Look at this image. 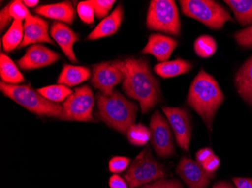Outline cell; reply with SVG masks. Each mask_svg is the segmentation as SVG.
Listing matches in <instances>:
<instances>
[{
	"mask_svg": "<svg viewBox=\"0 0 252 188\" xmlns=\"http://www.w3.org/2000/svg\"><path fill=\"white\" fill-rule=\"evenodd\" d=\"M24 38L22 21H14L2 38V45L5 52H9L20 46Z\"/></svg>",
	"mask_w": 252,
	"mask_h": 188,
	"instance_id": "24",
	"label": "cell"
},
{
	"mask_svg": "<svg viewBox=\"0 0 252 188\" xmlns=\"http://www.w3.org/2000/svg\"><path fill=\"white\" fill-rule=\"evenodd\" d=\"M194 50L200 57H210L216 52V42L212 36L207 35L199 36L194 43Z\"/></svg>",
	"mask_w": 252,
	"mask_h": 188,
	"instance_id": "26",
	"label": "cell"
},
{
	"mask_svg": "<svg viewBox=\"0 0 252 188\" xmlns=\"http://www.w3.org/2000/svg\"><path fill=\"white\" fill-rule=\"evenodd\" d=\"M9 11L11 18H13L14 21H22L23 20L26 19L28 16L31 15L24 2L19 0L14 1L13 2L10 3Z\"/></svg>",
	"mask_w": 252,
	"mask_h": 188,
	"instance_id": "28",
	"label": "cell"
},
{
	"mask_svg": "<svg viewBox=\"0 0 252 188\" xmlns=\"http://www.w3.org/2000/svg\"><path fill=\"white\" fill-rule=\"evenodd\" d=\"M220 166V160L216 155H213L205 163L202 164V166L204 170L208 174H212L219 169Z\"/></svg>",
	"mask_w": 252,
	"mask_h": 188,
	"instance_id": "34",
	"label": "cell"
},
{
	"mask_svg": "<svg viewBox=\"0 0 252 188\" xmlns=\"http://www.w3.org/2000/svg\"><path fill=\"white\" fill-rule=\"evenodd\" d=\"M94 104L93 90L87 85L77 87L63 103V120L93 122Z\"/></svg>",
	"mask_w": 252,
	"mask_h": 188,
	"instance_id": "8",
	"label": "cell"
},
{
	"mask_svg": "<svg viewBox=\"0 0 252 188\" xmlns=\"http://www.w3.org/2000/svg\"><path fill=\"white\" fill-rule=\"evenodd\" d=\"M97 108L100 119L125 135L127 134L130 127L134 124L138 110L137 104L125 98L116 90L111 96L99 93Z\"/></svg>",
	"mask_w": 252,
	"mask_h": 188,
	"instance_id": "3",
	"label": "cell"
},
{
	"mask_svg": "<svg viewBox=\"0 0 252 188\" xmlns=\"http://www.w3.org/2000/svg\"><path fill=\"white\" fill-rule=\"evenodd\" d=\"M165 175V168L155 161L151 149L146 148L132 161L124 177L130 188H135Z\"/></svg>",
	"mask_w": 252,
	"mask_h": 188,
	"instance_id": "7",
	"label": "cell"
},
{
	"mask_svg": "<svg viewBox=\"0 0 252 188\" xmlns=\"http://www.w3.org/2000/svg\"><path fill=\"white\" fill-rule=\"evenodd\" d=\"M238 93L249 106H252V56L239 68L235 76Z\"/></svg>",
	"mask_w": 252,
	"mask_h": 188,
	"instance_id": "19",
	"label": "cell"
},
{
	"mask_svg": "<svg viewBox=\"0 0 252 188\" xmlns=\"http://www.w3.org/2000/svg\"><path fill=\"white\" fill-rule=\"evenodd\" d=\"M140 188H183L182 185L177 180L156 181L152 184H146Z\"/></svg>",
	"mask_w": 252,
	"mask_h": 188,
	"instance_id": "33",
	"label": "cell"
},
{
	"mask_svg": "<svg viewBox=\"0 0 252 188\" xmlns=\"http://www.w3.org/2000/svg\"><path fill=\"white\" fill-rule=\"evenodd\" d=\"M184 15L202 22L213 29H220L226 21H233L227 11L220 4L210 0H181Z\"/></svg>",
	"mask_w": 252,
	"mask_h": 188,
	"instance_id": "5",
	"label": "cell"
},
{
	"mask_svg": "<svg viewBox=\"0 0 252 188\" xmlns=\"http://www.w3.org/2000/svg\"><path fill=\"white\" fill-rule=\"evenodd\" d=\"M124 79V73L116 60L93 66L92 84L104 95H113L114 87L123 81Z\"/></svg>",
	"mask_w": 252,
	"mask_h": 188,
	"instance_id": "10",
	"label": "cell"
},
{
	"mask_svg": "<svg viewBox=\"0 0 252 188\" xmlns=\"http://www.w3.org/2000/svg\"><path fill=\"white\" fill-rule=\"evenodd\" d=\"M234 39L238 45L244 48H252V25L238 31L234 35Z\"/></svg>",
	"mask_w": 252,
	"mask_h": 188,
	"instance_id": "32",
	"label": "cell"
},
{
	"mask_svg": "<svg viewBox=\"0 0 252 188\" xmlns=\"http://www.w3.org/2000/svg\"><path fill=\"white\" fill-rule=\"evenodd\" d=\"M110 188H128L127 183L118 175H113L109 181Z\"/></svg>",
	"mask_w": 252,
	"mask_h": 188,
	"instance_id": "37",
	"label": "cell"
},
{
	"mask_svg": "<svg viewBox=\"0 0 252 188\" xmlns=\"http://www.w3.org/2000/svg\"><path fill=\"white\" fill-rule=\"evenodd\" d=\"M94 10V14L99 19L104 18L115 3L114 0H90Z\"/></svg>",
	"mask_w": 252,
	"mask_h": 188,
	"instance_id": "30",
	"label": "cell"
},
{
	"mask_svg": "<svg viewBox=\"0 0 252 188\" xmlns=\"http://www.w3.org/2000/svg\"><path fill=\"white\" fill-rule=\"evenodd\" d=\"M176 172L189 188H207L210 183L209 174L202 165L187 157L180 161Z\"/></svg>",
	"mask_w": 252,
	"mask_h": 188,
	"instance_id": "13",
	"label": "cell"
},
{
	"mask_svg": "<svg viewBox=\"0 0 252 188\" xmlns=\"http://www.w3.org/2000/svg\"><path fill=\"white\" fill-rule=\"evenodd\" d=\"M0 75L2 81L6 84H17L25 81V77L21 74L15 63L9 56L1 53L0 57Z\"/></svg>",
	"mask_w": 252,
	"mask_h": 188,
	"instance_id": "22",
	"label": "cell"
},
{
	"mask_svg": "<svg viewBox=\"0 0 252 188\" xmlns=\"http://www.w3.org/2000/svg\"><path fill=\"white\" fill-rule=\"evenodd\" d=\"M233 182L237 188H252V179L234 178Z\"/></svg>",
	"mask_w": 252,
	"mask_h": 188,
	"instance_id": "38",
	"label": "cell"
},
{
	"mask_svg": "<svg viewBox=\"0 0 252 188\" xmlns=\"http://www.w3.org/2000/svg\"><path fill=\"white\" fill-rule=\"evenodd\" d=\"M131 162V159L126 157H114L109 162V169L113 173H120L126 170Z\"/></svg>",
	"mask_w": 252,
	"mask_h": 188,
	"instance_id": "31",
	"label": "cell"
},
{
	"mask_svg": "<svg viewBox=\"0 0 252 188\" xmlns=\"http://www.w3.org/2000/svg\"><path fill=\"white\" fill-rule=\"evenodd\" d=\"M150 133L151 144L158 156L167 158L175 154L171 127L158 111H156L151 117Z\"/></svg>",
	"mask_w": 252,
	"mask_h": 188,
	"instance_id": "9",
	"label": "cell"
},
{
	"mask_svg": "<svg viewBox=\"0 0 252 188\" xmlns=\"http://www.w3.org/2000/svg\"><path fill=\"white\" fill-rule=\"evenodd\" d=\"M23 2H24V4L26 5L27 6L34 7L36 6V5L39 3V1H38V0H36V1H35V0H25V1H23Z\"/></svg>",
	"mask_w": 252,
	"mask_h": 188,
	"instance_id": "40",
	"label": "cell"
},
{
	"mask_svg": "<svg viewBox=\"0 0 252 188\" xmlns=\"http://www.w3.org/2000/svg\"><path fill=\"white\" fill-rule=\"evenodd\" d=\"M59 58V54L37 44L30 47L25 54L18 60L17 64L24 70H32L53 64Z\"/></svg>",
	"mask_w": 252,
	"mask_h": 188,
	"instance_id": "12",
	"label": "cell"
},
{
	"mask_svg": "<svg viewBox=\"0 0 252 188\" xmlns=\"http://www.w3.org/2000/svg\"><path fill=\"white\" fill-rule=\"evenodd\" d=\"M178 46V41L162 34H152L142 50V54L155 56L161 63L166 62Z\"/></svg>",
	"mask_w": 252,
	"mask_h": 188,
	"instance_id": "15",
	"label": "cell"
},
{
	"mask_svg": "<svg viewBox=\"0 0 252 188\" xmlns=\"http://www.w3.org/2000/svg\"><path fill=\"white\" fill-rule=\"evenodd\" d=\"M90 76V69L87 67L63 65V69L58 79V84H63L66 87H73L86 81Z\"/></svg>",
	"mask_w": 252,
	"mask_h": 188,
	"instance_id": "20",
	"label": "cell"
},
{
	"mask_svg": "<svg viewBox=\"0 0 252 188\" xmlns=\"http://www.w3.org/2000/svg\"><path fill=\"white\" fill-rule=\"evenodd\" d=\"M192 66L189 62L179 58L172 61L158 63L154 66V71L161 77L167 79L188 73Z\"/></svg>",
	"mask_w": 252,
	"mask_h": 188,
	"instance_id": "21",
	"label": "cell"
},
{
	"mask_svg": "<svg viewBox=\"0 0 252 188\" xmlns=\"http://www.w3.org/2000/svg\"><path fill=\"white\" fill-rule=\"evenodd\" d=\"M116 62L125 75L123 90L128 97L139 102L143 114L162 101L159 82L151 72L147 60L128 57Z\"/></svg>",
	"mask_w": 252,
	"mask_h": 188,
	"instance_id": "1",
	"label": "cell"
},
{
	"mask_svg": "<svg viewBox=\"0 0 252 188\" xmlns=\"http://www.w3.org/2000/svg\"><path fill=\"white\" fill-rule=\"evenodd\" d=\"M213 188H233V187L227 182H220L214 185Z\"/></svg>",
	"mask_w": 252,
	"mask_h": 188,
	"instance_id": "39",
	"label": "cell"
},
{
	"mask_svg": "<svg viewBox=\"0 0 252 188\" xmlns=\"http://www.w3.org/2000/svg\"><path fill=\"white\" fill-rule=\"evenodd\" d=\"M35 12L37 15L57 21H63L69 25L73 24L75 18L74 8L70 2L41 5L35 9Z\"/></svg>",
	"mask_w": 252,
	"mask_h": 188,
	"instance_id": "18",
	"label": "cell"
},
{
	"mask_svg": "<svg viewBox=\"0 0 252 188\" xmlns=\"http://www.w3.org/2000/svg\"><path fill=\"white\" fill-rule=\"evenodd\" d=\"M214 155L213 151L209 148H202L196 153V161L200 165L205 163L212 155Z\"/></svg>",
	"mask_w": 252,
	"mask_h": 188,
	"instance_id": "35",
	"label": "cell"
},
{
	"mask_svg": "<svg viewBox=\"0 0 252 188\" xmlns=\"http://www.w3.org/2000/svg\"><path fill=\"white\" fill-rule=\"evenodd\" d=\"M234 13L236 20L243 26L252 24V0H225Z\"/></svg>",
	"mask_w": 252,
	"mask_h": 188,
	"instance_id": "23",
	"label": "cell"
},
{
	"mask_svg": "<svg viewBox=\"0 0 252 188\" xmlns=\"http://www.w3.org/2000/svg\"><path fill=\"white\" fill-rule=\"evenodd\" d=\"M147 26L151 30L179 36L181 33V21L175 1H151L147 12Z\"/></svg>",
	"mask_w": 252,
	"mask_h": 188,
	"instance_id": "6",
	"label": "cell"
},
{
	"mask_svg": "<svg viewBox=\"0 0 252 188\" xmlns=\"http://www.w3.org/2000/svg\"><path fill=\"white\" fill-rule=\"evenodd\" d=\"M37 91L42 97L53 103L63 101L65 99L70 97L73 93L71 89L63 84L47 86V87L38 89Z\"/></svg>",
	"mask_w": 252,
	"mask_h": 188,
	"instance_id": "25",
	"label": "cell"
},
{
	"mask_svg": "<svg viewBox=\"0 0 252 188\" xmlns=\"http://www.w3.org/2000/svg\"><path fill=\"white\" fill-rule=\"evenodd\" d=\"M0 90L5 97L39 116L63 120V107L49 101L29 85H14L1 81Z\"/></svg>",
	"mask_w": 252,
	"mask_h": 188,
	"instance_id": "4",
	"label": "cell"
},
{
	"mask_svg": "<svg viewBox=\"0 0 252 188\" xmlns=\"http://www.w3.org/2000/svg\"><path fill=\"white\" fill-rule=\"evenodd\" d=\"M162 111L175 133L178 145L185 151L189 150L191 138L190 117L188 111L181 108L162 107Z\"/></svg>",
	"mask_w": 252,
	"mask_h": 188,
	"instance_id": "11",
	"label": "cell"
},
{
	"mask_svg": "<svg viewBox=\"0 0 252 188\" xmlns=\"http://www.w3.org/2000/svg\"><path fill=\"white\" fill-rule=\"evenodd\" d=\"M78 14L79 18L86 24H93L94 22V10L91 1H84L79 2L77 7Z\"/></svg>",
	"mask_w": 252,
	"mask_h": 188,
	"instance_id": "29",
	"label": "cell"
},
{
	"mask_svg": "<svg viewBox=\"0 0 252 188\" xmlns=\"http://www.w3.org/2000/svg\"><path fill=\"white\" fill-rule=\"evenodd\" d=\"M224 98L217 81L201 69L192 81L187 101L202 117L208 128L211 129L214 117Z\"/></svg>",
	"mask_w": 252,
	"mask_h": 188,
	"instance_id": "2",
	"label": "cell"
},
{
	"mask_svg": "<svg viewBox=\"0 0 252 188\" xmlns=\"http://www.w3.org/2000/svg\"><path fill=\"white\" fill-rule=\"evenodd\" d=\"M39 42L55 44L49 36L48 23L39 17L31 15L25 20L24 38L19 48Z\"/></svg>",
	"mask_w": 252,
	"mask_h": 188,
	"instance_id": "14",
	"label": "cell"
},
{
	"mask_svg": "<svg viewBox=\"0 0 252 188\" xmlns=\"http://www.w3.org/2000/svg\"><path fill=\"white\" fill-rule=\"evenodd\" d=\"M127 137L130 143L137 146L146 145L151 139V133L148 129L141 124H133L128 129Z\"/></svg>",
	"mask_w": 252,
	"mask_h": 188,
	"instance_id": "27",
	"label": "cell"
},
{
	"mask_svg": "<svg viewBox=\"0 0 252 188\" xmlns=\"http://www.w3.org/2000/svg\"><path fill=\"white\" fill-rule=\"evenodd\" d=\"M51 36L59 44L64 54L72 63H77L73 52V45L79 40V36L69 27L61 22H55L51 27Z\"/></svg>",
	"mask_w": 252,
	"mask_h": 188,
	"instance_id": "16",
	"label": "cell"
},
{
	"mask_svg": "<svg viewBox=\"0 0 252 188\" xmlns=\"http://www.w3.org/2000/svg\"><path fill=\"white\" fill-rule=\"evenodd\" d=\"M123 18V8L121 5H118L116 9L94 28V30L89 34L88 39L96 40L101 38L111 36L117 32L121 25Z\"/></svg>",
	"mask_w": 252,
	"mask_h": 188,
	"instance_id": "17",
	"label": "cell"
},
{
	"mask_svg": "<svg viewBox=\"0 0 252 188\" xmlns=\"http://www.w3.org/2000/svg\"><path fill=\"white\" fill-rule=\"evenodd\" d=\"M10 3L2 8L0 12V23H1V31L3 30L4 27L7 26L11 21V16L9 11Z\"/></svg>",
	"mask_w": 252,
	"mask_h": 188,
	"instance_id": "36",
	"label": "cell"
}]
</instances>
